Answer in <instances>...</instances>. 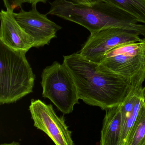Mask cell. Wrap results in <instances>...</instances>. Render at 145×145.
Segmentation results:
<instances>
[{
  "label": "cell",
  "instance_id": "obj_1",
  "mask_svg": "<svg viewBox=\"0 0 145 145\" xmlns=\"http://www.w3.org/2000/svg\"><path fill=\"white\" fill-rule=\"evenodd\" d=\"M63 63L73 76L79 99L89 105L105 110L118 106L132 89L125 79L100 71L78 53L64 56Z\"/></svg>",
  "mask_w": 145,
  "mask_h": 145
},
{
  "label": "cell",
  "instance_id": "obj_2",
  "mask_svg": "<svg viewBox=\"0 0 145 145\" xmlns=\"http://www.w3.org/2000/svg\"><path fill=\"white\" fill-rule=\"evenodd\" d=\"M66 19L82 25L90 34L104 29L119 28L135 31L145 36V25L105 1H98L92 6L71 3L66 13Z\"/></svg>",
  "mask_w": 145,
  "mask_h": 145
},
{
  "label": "cell",
  "instance_id": "obj_3",
  "mask_svg": "<svg viewBox=\"0 0 145 145\" xmlns=\"http://www.w3.org/2000/svg\"><path fill=\"white\" fill-rule=\"evenodd\" d=\"M26 52L11 49L0 42V104L15 103L33 92L35 76Z\"/></svg>",
  "mask_w": 145,
  "mask_h": 145
},
{
  "label": "cell",
  "instance_id": "obj_4",
  "mask_svg": "<svg viewBox=\"0 0 145 145\" xmlns=\"http://www.w3.org/2000/svg\"><path fill=\"white\" fill-rule=\"evenodd\" d=\"M98 66L102 72L125 79L132 89H142L145 81V37L112 49Z\"/></svg>",
  "mask_w": 145,
  "mask_h": 145
},
{
  "label": "cell",
  "instance_id": "obj_5",
  "mask_svg": "<svg viewBox=\"0 0 145 145\" xmlns=\"http://www.w3.org/2000/svg\"><path fill=\"white\" fill-rule=\"evenodd\" d=\"M41 78L43 97L49 99L63 114L72 112L79 98L74 78L66 66L55 61L43 69Z\"/></svg>",
  "mask_w": 145,
  "mask_h": 145
},
{
  "label": "cell",
  "instance_id": "obj_6",
  "mask_svg": "<svg viewBox=\"0 0 145 145\" xmlns=\"http://www.w3.org/2000/svg\"><path fill=\"white\" fill-rule=\"evenodd\" d=\"M142 39L135 31L112 28L90 34L78 53L84 58L99 64L106 53L126 43L138 42Z\"/></svg>",
  "mask_w": 145,
  "mask_h": 145
},
{
  "label": "cell",
  "instance_id": "obj_7",
  "mask_svg": "<svg viewBox=\"0 0 145 145\" xmlns=\"http://www.w3.org/2000/svg\"><path fill=\"white\" fill-rule=\"evenodd\" d=\"M29 110L34 126L45 133L55 145H74L64 118L57 116L52 105L31 99Z\"/></svg>",
  "mask_w": 145,
  "mask_h": 145
},
{
  "label": "cell",
  "instance_id": "obj_8",
  "mask_svg": "<svg viewBox=\"0 0 145 145\" xmlns=\"http://www.w3.org/2000/svg\"><path fill=\"white\" fill-rule=\"evenodd\" d=\"M31 7L29 11L21 9L19 12L14 13V18L21 28L31 37L33 47L48 45L51 40L56 37L57 31L62 27L49 19L47 14L39 12L36 5H31Z\"/></svg>",
  "mask_w": 145,
  "mask_h": 145
},
{
  "label": "cell",
  "instance_id": "obj_9",
  "mask_svg": "<svg viewBox=\"0 0 145 145\" xmlns=\"http://www.w3.org/2000/svg\"><path fill=\"white\" fill-rule=\"evenodd\" d=\"M14 11L2 10L0 13V42L16 51L27 52L33 47L31 37L16 21Z\"/></svg>",
  "mask_w": 145,
  "mask_h": 145
},
{
  "label": "cell",
  "instance_id": "obj_10",
  "mask_svg": "<svg viewBox=\"0 0 145 145\" xmlns=\"http://www.w3.org/2000/svg\"><path fill=\"white\" fill-rule=\"evenodd\" d=\"M143 89H132L125 100L120 105L122 127L121 145L125 144L144 100Z\"/></svg>",
  "mask_w": 145,
  "mask_h": 145
},
{
  "label": "cell",
  "instance_id": "obj_11",
  "mask_svg": "<svg viewBox=\"0 0 145 145\" xmlns=\"http://www.w3.org/2000/svg\"><path fill=\"white\" fill-rule=\"evenodd\" d=\"M122 118L120 105L106 110L100 145H121Z\"/></svg>",
  "mask_w": 145,
  "mask_h": 145
},
{
  "label": "cell",
  "instance_id": "obj_12",
  "mask_svg": "<svg viewBox=\"0 0 145 145\" xmlns=\"http://www.w3.org/2000/svg\"><path fill=\"white\" fill-rule=\"evenodd\" d=\"M105 1L145 25V0H97Z\"/></svg>",
  "mask_w": 145,
  "mask_h": 145
},
{
  "label": "cell",
  "instance_id": "obj_13",
  "mask_svg": "<svg viewBox=\"0 0 145 145\" xmlns=\"http://www.w3.org/2000/svg\"><path fill=\"white\" fill-rule=\"evenodd\" d=\"M123 145H145V101Z\"/></svg>",
  "mask_w": 145,
  "mask_h": 145
},
{
  "label": "cell",
  "instance_id": "obj_14",
  "mask_svg": "<svg viewBox=\"0 0 145 145\" xmlns=\"http://www.w3.org/2000/svg\"><path fill=\"white\" fill-rule=\"evenodd\" d=\"M7 10L14 11V9L21 7L22 4L29 3V0H3Z\"/></svg>",
  "mask_w": 145,
  "mask_h": 145
},
{
  "label": "cell",
  "instance_id": "obj_15",
  "mask_svg": "<svg viewBox=\"0 0 145 145\" xmlns=\"http://www.w3.org/2000/svg\"><path fill=\"white\" fill-rule=\"evenodd\" d=\"M72 2L80 5L87 6H92L94 5L98 1L97 0H71Z\"/></svg>",
  "mask_w": 145,
  "mask_h": 145
},
{
  "label": "cell",
  "instance_id": "obj_16",
  "mask_svg": "<svg viewBox=\"0 0 145 145\" xmlns=\"http://www.w3.org/2000/svg\"><path fill=\"white\" fill-rule=\"evenodd\" d=\"M48 0H29V3H30L31 5H37L39 2L46 3Z\"/></svg>",
  "mask_w": 145,
  "mask_h": 145
},
{
  "label": "cell",
  "instance_id": "obj_17",
  "mask_svg": "<svg viewBox=\"0 0 145 145\" xmlns=\"http://www.w3.org/2000/svg\"><path fill=\"white\" fill-rule=\"evenodd\" d=\"M0 145H20V144L18 142H15V141H13L12 143H10V144H7V143H5V144H1Z\"/></svg>",
  "mask_w": 145,
  "mask_h": 145
},
{
  "label": "cell",
  "instance_id": "obj_18",
  "mask_svg": "<svg viewBox=\"0 0 145 145\" xmlns=\"http://www.w3.org/2000/svg\"><path fill=\"white\" fill-rule=\"evenodd\" d=\"M143 97H144V99L145 101V86L144 87V88H143Z\"/></svg>",
  "mask_w": 145,
  "mask_h": 145
}]
</instances>
